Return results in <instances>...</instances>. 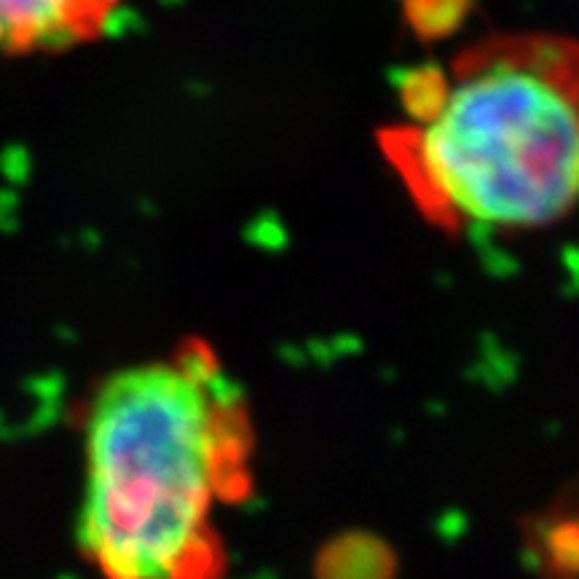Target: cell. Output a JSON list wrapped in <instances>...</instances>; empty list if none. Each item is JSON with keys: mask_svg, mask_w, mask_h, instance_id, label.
Segmentation results:
<instances>
[{"mask_svg": "<svg viewBox=\"0 0 579 579\" xmlns=\"http://www.w3.org/2000/svg\"><path fill=\"white\" fill-rule=\"evenodd\" d=\"M234 389L202 344L113 370L86 413L81 542L105 579H215L234 491Z\"/></svg>", "mask_w": 579, "mask_h": 579, "instance_id": "obj_1", "label": "cell"}, {"mask_svg": "<svg viewBox=\"0 0 579 579\" xmlns=\"http://www.w3.org/2000/svg\"><path fill=\"white\" fill-rule=\"evenodd\" d=\"M392 132L389 159L421 210L451 226L531 231L579 204V54L518 43L440 81Z\"/></svg>", "mask_w": 579, "mask_h": 579, "instance_id": "obj_2", "label": "cell"}, {"mask_svg": "<svg viewBox=\"0 0 579 579\" xmlns=\"http://www.w3.org/2000/svg\"><path fill=\"white\" fill-rule=\"evenodd\" d=\"M129 0H0L3 57H57L105 41Z\"/></svg>", "mask_w": 579, "mask_h": 579, "instance_id": "obj_3", "label": "cell"}]
</instances>
